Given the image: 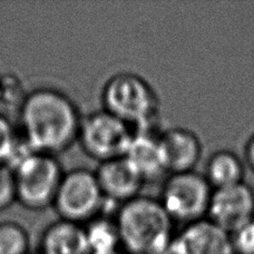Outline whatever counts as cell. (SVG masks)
Returning <instances> with one entry per match:
<instances>
[{"mask_svg": "<svg viewBox=\"0 0 254 254\" xmlns=\"http://www.w3.org/2000/svg\"><path fill=\"white\" fill-rule=\"evenodd\" d=\"M103 110L135 130L154 129L160 117V97L148 81L135 72L120 71L104 84Z\"/></svg>", "mask_w": 254, "mask_h": 254, "instance_id": "3957f363", "label": "cell"}, {"mask_svg": "<svg viewBox=\"0 0 254 254\" xmlns=\"http://www.w3.org/2000/svg\"><path fill=\"white\" fill-rule=\"evenodd\" d=\"M158 136L160 133L156 134L154 129L135 130L134 138L125 155L145 183L156 181L166 174Z\"/></svg>", "mask_w": 254, "mask_h": 254, "instance_id": "7c38bea8", "label": "cell"}, {"mask_svg": "<svg viewBox=\"0 0 254 254\" xmlns=\"http://www.w3.org/2000/svg\"><path fill=\"white\" fill-rule=\"evenodd\" d=\"M157 254H170V253H169V251H167V252H163V253H157Z\"/></svg>", "mask_w": 254, "mask_h": 254, "instance_id": "603a6c76", "label": "cell"}, {"mask_svg": "<svg viewBox=\"0 0 254 254\" xmlns=\"http://www.w3.org/2000/svg\"><path fill=\"white\" fill-rule=\"evenodd\" d=\"M17 203L29 211L53 207L65 171L57 156L31 152L12 169Z\"/></svg>", "mask_w": 254, "mask_h": 254, "instance_id": "277c9868", "label": "cell"}, {"mask_svg": "<svg viewBox=\"0 0 254 254\" xmlns=\"http://www.w3.org/2000/svg\"><path fill=\"white\" fill-rule=\"evenodd\" d=\"M213 190L205 176L195 171L171 174L158 199L174 223L188 225L206 219Z\"/></svg>", "mask_w": 254, "mask_h": 254, "instance_id": "52a82bcc", "label": "cell"}, {"mask_svg": "<svg viewBox=\"0 0 254 254\" xmlns=\"http://www.w3.org/2000/svg\"><path fill=\"white\" fill-rule=\"evenodd\" d=\"M115 254H127V253H125L123 250L122 251H120V252H117V253H115Z\"/></svg>", "mask_w": 254, "mask_h": 254, "instance_id": "7402d4cb", "label": "cell"}, {"mask_svg": "<svg viewBox=\"0 0 254 254\" xmlns=\"http://www.w3.org/2000/svg\"><path fill=\"white\" fill-rule=\"evenodd\" d=\"M213 190L233 187L246 182V163L229 149H220L208 158L203 174Z\"/></svg>", "mask_w": 254, "mask_h": 254, "instance_id": "5bb4252c", "label": "cell"}, {"mask_svg": "<svg viewBox=\"0 0 254 254\" xmlns=\"http://www.w3.org/2000/svg\"><path fill=\"white\" fill-rule=\"evenodd\" d=\"M114 220L127 254L167 252L175 235L174 221L158 198L138 195L117 207Z\"/></svg>", "mask_w": 254, "mask_h": 254, "instance_id": "7a4b0ae2", "label": "cell"}, {"mask_svg": "<svg viewBox=\"0 0 254 254\" xmlns=\"http://www.w3.org/2000/svg\"><path fill=\"white\" fill-rule=\"evenodd\" d=\"M232 234L254 221V190L246 182L213 190L207 217Z\"/></svg>", "mask_w": 254, "mask_h": 254, "instance_id": "ba28073f", "label": "cell"}, {"mask_svg": "<svg viewBox=\"0 0 254 254\" xmlns=\"http://www.w3.org/2000/svg\"><path fill=\"white\" fill-rule=\"evenodd\" d=\"M163 164L166 174L193 172L203 154V145L193 130L185 127H171L158 136Z\"/></svg>", "mask_w": 254, "mask_h": 254, "instance_id": "30bf717a", "label": "cell"}, {"mask_svg": "<svg viewBox=\"0 0 254 254\" xmlns=\"http://www.w3.org/2000/svg\"><path fill=\"white\" fill-rule=\"evenodd\" d=\"M40 254H88L84 225L58 219L46 226L39 240Z\"/></svg>", "mask_w": 254, "mask_h": 254, "instance_id": "4fadbf2b", "label": "cell"}, {"mask_svg": "<svg viewBox=\"0 0 254 254\" xmlns=\"http://www.w3.org/2000/svg\"><path fill=\"white\" fill-rule=\"evenodd\" d=\"M235 254H254V221L231 234Z\"/></svg>", "mask_w": 254, "mask_h": 254, "instance_id": "ffe728a7", "label": "cell"}, {"mask_svg": "<svg viewBox=\"0 0 254 254\" xmlns=\"http://www.w3.org/2000/svg\"><path fill=\"white\" fill-rule=\"evenodd\" d=\"M88 254H115L122 251L121 240L114 217L106 214L84 225Z\"/></svg>", "mask_w": 254, "mask_h": 254, "instance_id": "9a60e30c", "label": "cell"}, {"mask_svg": "<svg viewBox=\"0 0 254 254\" xmlns=\"http://www.w3.org/2000/svg\"><path fill=\"white\" fill-rule=\"evenodd\" d=\"M17 115L18 131L36 152L57 156L77 143L83 115L61 89L42 86L30 90Z\"/></svg>", "mask_w": 254, "mask_h": 254, "instance_id": "6da1fadb", "label": "cell"}, {"mask_svg": "<svg viewBox=\"0 0 254 254\" xmlns=\"http://www.w3.org/2000/svg\"><path fill=\"white\" fill-rule=\"evenodd\" d=\"M170 254H235L231 234L208 219L184 225L175 232Z\"/></svg>", "mask_w": 254, "mask_h": 254, "instance_id": "9c48e42d", "label": "cell"}, {"mask_svg": "<svg viewBox=\"0 0 254 254\" xmlns=\"http://www.w3.org/2000/svg\"><path fill=\"white\" fill-rule=\"evenodd\" d=\"M15 72L0 71V105L18 110L27 93Z\"/></svg>", "mask_w": 254, "mask_h": 254, "instance_id": "ac0fdd59", "label": "cell"}, {"mask_svg": "<svg viewBox=\"0 0 254 254\" xmlns=\"http://www.w3.org/2000/svg\"><path fill=\"white\" fill-rule=\"evenodd\" d=\"M95 174L106 201L119 206L140 195L145 184L125 157L99 163Z\"/></svg>", "mask_w": 254, "mask_h": 254, "instance_id": "8fae6325", "label": "cell"}, {"mask_svg": "<svg viewBox=\"0 0 254 254\" xmlns=\"http://www.w3.org/2000/svg\"><path fill=\"white\" fill-rule=\"evenodd\" d=\"M30 237L16 221L0 222V254H30Z\"/></svg>", "mask_w": 254, "mask_h": 254, "instance_id": "e0dca14e", "label": "cell"}, {"mask_svg": "<svg viewBox=\"0 0 254 254\" xmlns=\"http://www.w3.org/2000/svg\"><path fill=\"white\" fill-rule=\"evenodd\" d=\"M17 203L16 183L13 172L7 165L0 164V212Z\"/></svg>", "mask_w": 254, "mask_h": 254, "instance_id": "d6986e66", "label": "cell"}, {"mask_svg": "<svg viewBox=\"0 0 254 254\" xmlns=\"http://www.w3.org/2000/svg\"><path fill=\"white\" fill-rule=\"evenodd\" d=\"M134 135L133 127L102 108L83 115L77 143L99 164L125 157Z\"/></svg>", "mask_w": 254, "mask_h": 254, "instance_id": "8992f818", "label": "cell"}, {"mask_svg": "<svg viewBox=\"0 0 254 254\" xmlns=\"http://www.w3.org/2000/svg\"><path fill=\"white\" fill-rule=\"evenodd\" d=\"M30 254H40L39 252H34V253H30Z\"/></svg>", "mask_w": 254, "mask_h": 254, "instance_id": "cb8c5ba5", "label": "cell"}, {"mask_svg": "<svg viewBox=\"0 0 254 254\" xmlns=\"http://www.w3.org/2000/svg\"><path fill=\"white\" fill-rule=\"evenodd\" d=\"M107 204L95 171L77 167L64 173L53 207L61 220L85 225L104 215Z\"/></svg>", "mask_w": 254, "mask_h": 254, "instance_id": "5b68a950", "label": "cell"}, {"mask_svg": "<svg viewBox=\"0 0 254 254\" xmlns=\"http://www.w3.org/2000/svg\"><path fill=\"white\" fill-rule=\"evenodd\" d=\"M244 161L254 173V133L248 138L246 146H244Z\"/></svg>", "mask_w": 254, "mask_h": 254, "instance_id": "44dd1931", "label": "cell"}, {"mask_svg": "<svg viewBox=\"0 0 254 254\" xmlns=\"http://www.w3.org/2000/svg\"><path fill=\"white\" fill-rule=\"evenodd\" d=\"M31 152L34 149L22 138L16 123L0 112V164L12 170Z\"/></svg>", "mask_w": 254, "mask_h": 254, "instance_id": "2e32d148", "label": "cell"}]
</instances>
